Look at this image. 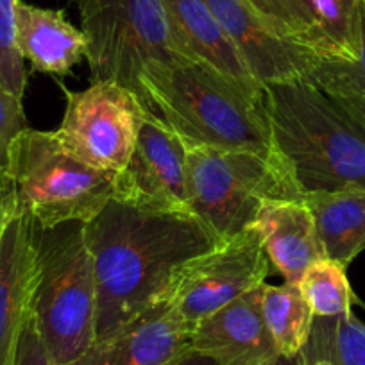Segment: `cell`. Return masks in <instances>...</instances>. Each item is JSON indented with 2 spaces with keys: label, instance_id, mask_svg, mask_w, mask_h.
Wrapping results in <instances>:
<instances>
[{
  "label": "cell",
  "instance_id": "6da1fadb",
  "mask_svg": "<svg viewBox=\"0 0 365 365\" xmlns=\"http://www.w3.org/2000/svg\"><path fill=\"white\" fill-rule=\"evenodd\" d=\"M83 227L96 270V340L158 303L181 263L219 244L195 217L143 212L115 199Z\"/></svg>",
  "mask_w": 365,
  "mask_h": 365
},
{
  "label": "cell",
  "instance_id": "7a4b0ae2",
  "mask_svg": "<svg viewBox=\"0 0 365 365\" xmlns=\"http://www.w3.org/2000/svg\"><path fill=\"white\" fill-rule=\"evenodd\" d=\"M272 156L297 197L365 188V117L304 79L263 84Z\"/></svg>",
  "mask_w": 365,
  "mask_h": 365
},
{
  "label": "cell",
  "instance_id": "3957f363",
  "mask_svg": "<svg viewBox=\"0 0 365 365\" xmlns=\"http://www.w3.org/2000/svg\"><path fill=\"white\" fill-rule=\"evenodd\" d=\"M140 90L145 106L182 143L272 156L262 96L219 70L175 58L149 66L140 76Z\"/></svg>",
  "mask_w": 365,
  "mask_h": 365
},
{
  "label": "cell",
  "instance_id": "277c9868",
  "mask_svg": "<svg viewBox=\"0 0 365 365\" xmlns=\"http://www.w3.org/2000/svg\"><path fill=\"white\" fill-rule=\"evenodd\" d=\"M38 282L33 319L48 353L72 365L96 342L97 285L83 222H33Z\"/></svg>",
  "mask_w": 365,
  "mask_h": 365
},
{
  "label": "cell",
  "instance_id": "5b68a950",
  "mask_svg": "<svg viewBox=\"0 0 365 365\" xmlns=\"http://www.w3.org/2000/svg\"><path fill=\"white\" fill-rule=\"evenodd\" d=\"M6 170L15 187L16 213L40 227L86 224L115 197L117 174L86 163L58 131L24 129L13 140Z\"/></svg>",
  "mask_w": 365,
  "mask_h": 365
},
{
  "label": "cell",
  "instance_id": "8992f818",
  "mask_svg": "<svg viewBox=\"0 0 365 365\" xmlns=\"http://www.w3.org/2000/svg\"><path fill=\"white\" fill-rule=\"evenodd\" d=\"M185 150L192 215L219 242L249 230L267 199H299L274 156L190 143Z\"/></svg>",
  "mask_w": 365,
  "mask_h": 365
},
{
  "label": "cell",
  "instance_id": "52a82bcc",
  "mask_svg": "<svg viewBox=\"0 0 365 365\" xmlns=\"http://www.w3.org/2000/svg\"><path fill=\"white\" fill-rule=\"evenodd\" d=\"M86 34L91 83L110 81L142 99L140 76L149 66L182 58L161 0H72Z\"/></svg>",
  "mask_w": 365,
  "mask_h": 365
},
{
  "label": "cell",
  "instance_id": "ba28073f",
  "mask_svg": "<svg viewBox=\"0 0 365 365\" xmlns=\"http://www.w3.org/2000/svg\"><path fill=\"white\" fill-rule=\"evenodd\" d=\"M269 276V258L258 233L245 230L178 267L161 299L190 324L258 289Z\"/></svg>",
  "mask_w": 365,
  "mask_h": 365
},
{
  "label": "cell",
  "instance_id": "9c48e42d",
  "mask_svg": "<svg viewBox=\"0 0 365 365\" xmlns=\"http://www.w3.org/2000/svg\"><path fill=\"white\" fill-rule=\"evenodd\" d=\"M147 111L145 103L129 88L96 81L84 91L66 93L58 135L86 163L118 174L135 150Z\"/></svg>",
  "mask_w": 365,
  "mask_h": 365
},
{
  "label": "cell",
  "instance_id": "30bf717a",
  "mask_svg": "<svg viewBox=\"0 0 365 365\" xmlns=\"http://www.w3.org/2000/svg\"><path fill=\"white\" fill-rule=\"evenodd\" d=\"M115 201L167 215H192L185 143L147 111L135 150L115 179Z\"/></svg>",
  "mask_w": 365,
  "mask_h": 365
},
{
  "label": "cell",
  "instance_id": "8fae6325",
  "mask_svg": "<svg viewBox=\"0 0 365 365\" xmlns=\"http://www.w3.org/2000/svg\"><path fill=\"white\" fill-rule=\"evenodd\" d=\"M259 84L303 79L317 56L279 33L247 0H205Z\"/></svg>",
  "mask_w": 365,
  "mask_h": 365
},
{
  "label": "cell",
  "instance_id": "7c38bea8",
  "mask_svg": "<svg viewBox=\"0 0 365 365\" xmlns=\"http://www.w3.org/2000/svg\"><path fill=\"white\" fill-rule=\"evenodd\" d=\"M194 324L168 301L153 307L96 340L72 365H172L192 349Z\"/></svg>",
  "mask_w": 365,
  "mask_h": 365
},
{
  "label": "cell",
  "instance_id": "4fadbf2b",
  "mask_svg": "<svg viewBox=\"0 0 365 365\" xmlns=\"http://www.w3.org/2000/svg\"><path fill=\"white\" fill-rule=\"evenodd\" d=\"M262 287L197 322L192 349L217 365H265L279 356L263 319Z\"/></svg>",
  "mask_w": 365,
  "mask_h": 365
},
{
  "label": "cell",
  "instance_id": "5bb4252c",
  "mask_svg": "<svg viewBox=\"0 0 365 365\" xmlns=\"http://www.w3.org/2000/svg\"><path fill=\"white\" fill-rule=\"evenodd\" d=\"M38 282L33 220L16 213L0 238V365H13Z\"/></svg>",
  "mask_w": 365,
  "mask_h": 365
},
{
  "label": "cell",
  "instance_id": "9a60e30c",
  "mask_svg": "<svg viewBox=\"0 0 365 365\" xmlns=\"http://www.w3.org/2000/svg\"><path fill=\"white\" fill-rule=\"evenodd\" d=\"M175 48L182 58L219 70L255 96L263 86L205 0H161Z\"/></svg>",
  "mask_w": 365,
  "mask_h": 365
},
{
  "label": "cell",
  "instance_id": "2e32d148",
  "mask_svg": "<svg viewBox=\"0 0 365 365\" xmlns=\"http://www.w3.org/2000/svg\"><path fill=\"white\" fill-rule=\"evenodd\" d=\"M251 230L258 233L270 265L289 285H299L312 263L326 258L314 217L301 199H267Z\"/></svg>",
  "mask_w": 365,
  "mask_h": 365
},
{
  "label": "cell",
  "instance_id": "e0dca14e",
  "mask_svg": "<svg viewBox=\"0 0 365 365\" xmlns=\"http://www.w3.org/2000/svg\"><path fill=\"white\" fill-rule=\"evenodd\" d=\"M16 43L33 70L51 76H66L86 56L83 29L66 20L63 9H45L19 0Z\"/></svg>",
  "mask_w": 365,
  "mask_h": 365
},
{
  "label": "cell",
  "instance_id": "ac0fdd59",
  "mask_svg": "<svg viewBox=\"0 0 365 365\" xmlns=\"http://www.w3.org/2000/svg\"><path fill=\"white\" fill-rule=\"evenodd\" d=\"M310 210L319 242L328 259L347 267L365 251V188L347 185L333 192L301 197Z\"/></svg>",
  "mask_w": 365,
  "mask_h": 365
},
{
  "label": "cell",
  "instance_id": "d6986e66",
  "mask_svg": "<svg viewBox=\"0 0 365 365\" xmlns=\"http://www.w3.org/2000/svg\"><path fill=\"white\" fill-rule=\"evenodd\" d=\"M262 312L278 353L283 356H297L310 336L315 317L299 287L263 283Z\"/></svg>",
  "mask_w": 365,
  "mask_h": 365
},
{
  "label": "cell",
  "instance_id": "ffe728a7",
  "mask_svg": "<svg viewBox=\"0 0 365 365\" xmlns=\"http://www.w3.org/2000/svg\"><path fill=\"white\" fill-rule=\"evenodd\" d=\"M297 360L299 365L321 360L333 365H365V324L353 312L335 317H314L310 336Z\"/></svg>",
  "mask_w": 365,
  "mask_h": 365
},
{
  "label": "cell",
  "instance_id": "44dd1931",
  "mask_svg": "<svg viewBox=\"0 0 365 365\" xmlns=\"http://www.w3.org/2000/svg\"><path fill=\"white\" fill-rule=\"evenodd\" d=\"M297 287L315 317L349 314L351 304L358 303L347 279L346 267L328 258L312 263Z\"/></svg>",
  "mask_w": 365,
  "mask_h": 365
},
{
  "label": "cell",
  "instance_id": "7402d4cb",
  "mask_svg": "<svg viewBox=\"0 0 365 365\" xmlns=\"http://www.w3.org/2000/svg\"><path fill=\"white\" fill-rule=\"evenodd\" d=\"M312 2L322 40V58L353 61L358 54V0Z\"/></svg>",
  "mask_w": 365,
  "mask_h": 365
},
{
  "label": "cell",
  "instance_id": "603a6c76",
  "mask_svg": "<svg viewBox=\"0 0 365 365\" xmlns=\"http://www.w3.org/2000/svg\"><path fill=\"white\" fill-rule=\"evenodd\" d=\"M279 33L310 48L322 58V40L319 34L312 0H247Z\"/></svg>",
  "mask_w": 365,
  "mask_h": 365
},
{
  "label": "cell",
  "instance_id": "cb8c5ba5",
  "mask_svg": "<svg viewBox=\"0 0 365 365\" xmlns=\"http://www.w3.org/2000/svg\"><path fill=\"white\" fill-rule=\"evenodd\" d=\"M16 6L19 0H0V81L13 96L24 101L27 70L16 43Z\"/></svg>",
  "mask_w": 365,
  "mask_h": 365
},
{
  "label": "cell",
  "instance_id": "d4e9b609",
  "mask_svg": "<svg viewBox=\"0 0 365 365\" xmlns=\"http://www.w3.org/2000/svg\"><path fill=\"white\" fill-rule=\"evenodd\" d=\"M22 101L15 97L0 81V168L6 170L11 143L24 129H27Z\"/></svg>",
  "mask_w": 365,
  "mask_h": 365
},
{
  "label": "cell",
  "instance_id": "484cf974",
  "mask_svg": "<svg viewBox=\"0 0 365 365\" xmlns=\"http://www.w3.org/2000/svg\"><path fill=\"white\" fill-rule=\"evenodd\" d=\"M13 365H63L58 360H54V356L45 347L43 340H41L40 333L36 329V324H34L33 314L26 321L22 333L19 336Z\"/></svg>",
  "mask_w": 365,
  "mask_h": 365
},
{
  "label": "cell",
  "instance_id": "4316f807",
  "mask_svg": "<svg viewBox=\"0 0 365 365\" xmlns=\"http://www.w3.org/2000/svg\"><path fill=\"white\" fill-rule=\"evenodd\" d=\"M16 215V195L8 170L0 168V238L9 220Z\"/></svg>",
  "mask_w": 365,
  "mask_h": 365
},
{
  "label": "cell",
  "instance_id": "83f0119b",
  "mask_svg": "<svg viewBox=\"0 0 365 365\" xmlns=\"http://www.w3.org/2000/svg\"><path fill=\"white\" fill-rule=\"evenodd\" d=\"M172 365H217L212 358L205 356V354H199L195 351H190L188 354H185L182 358H179L178 361H174Z\"/></svg>",
  "mask_w": 365,
  "mask_h": 365
},
{
  "label": "cell",
  "instance_id": "f1b7e54d",
  "mask_svg": "<svg viewBox=\"0 0 365 365\" xmlns=\"http://www.w3.org/2000/svg\"><path fill=\"white\" fill-rule=\"evenodd\" d=\"M265 365H299V360H297V356H283V354H279V356H276Z\"/></svg>",
  "mask_w": 365,
  "mask_h": 365
},
{
  "label": "cell",
  "instance_id": "f546056e",
  "mask_svg": "<svg viewBox=\"0 0 365 365\" xmlns=\"http://www.w3.org/2000/svg\"><path fill=\"white\" fill-rule=\"evenodd\" d=\"M312 365H333V364H331V361L321 360V361H315V364H312Z\"/></svg>",
  "mask_w": 365,
  "mask_h": 365
},
{
  "label": "cell",
  "instance_id": "4dcf8cb0",
  "mask_svg": "<svg viewBox=\"0 0 365 365\" xmlns=\"http://www.w3.org/2000/svg\"><path fill=\"white\" fill-rule=\"evenodd\" d=\"M358 303H360V301H358ZM360 304H361V307H364V308H365V304H364V303H360Z\"/></svg>",
  "mask_w": 365,
  "mask_h": 365
}]
</instances>
